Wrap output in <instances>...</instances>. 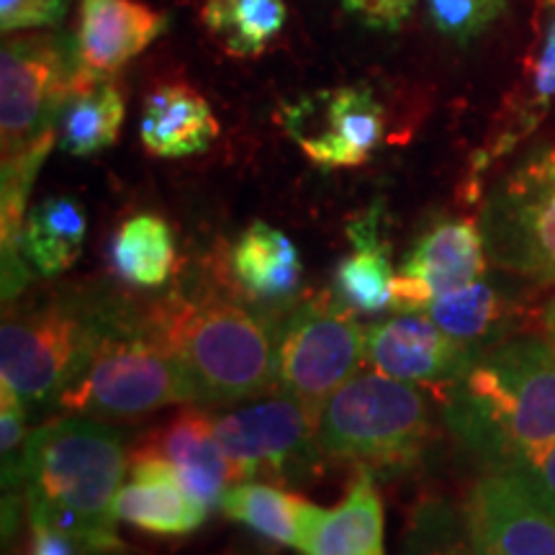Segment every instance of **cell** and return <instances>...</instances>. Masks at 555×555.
<instances>
[{
    "label": "cell",
    "instance_id": "6da1fadb",
    "mask_svg": "<svg viewBox=\"0 0 555 555\" xmlns=\"http://www.w3.org/2000/svg\"><path fill=\"white\" fill-rule=\"evenodd\" d=\"M446 425L491 470H519L555 442V347H486L442 388Z\"/></svg>",
    "mask_w": 555,
    "mask_h": 555
},
{
    "label": "cell",
    "instance_id": "7a4b0ae2",
    "mask_svg": "<svg viewBox=\"0 0 555 555\" xmlns=\"http://www.w3.org/2000/svg\"><path fill=\"white\" fill-rule=\"evenodd\" d=\"M75 73L52 34H11L0 50V245L9 281L29 273L21 255V232L29 217L34 180L60 139Z\"/></svg>",
    "mask_w": 555,
    "mask_h": 555
},
{
    "label": "cell",
    "instance_id": "3957f363",
    "mask_svg": "<svg viewBox=\"0 0 555 555\" xmlns=\"http://www.w3.org/2000/svg\"><path fill=\"white\" fill-rule=\"evenodd\" d=\"M124 470V437L114 427L86 416L44 422L21 457L29 519L50 522L90 551H114V499Z\"/></svg>",
    "mask_w": 555,
    "mask_h": 555
},
{
    "label": "cell",
    "instance_id": "277c9868",
    "mask_svg": "<svg viewBox=\"0 0 555 555\" xmlns=\"http://www.w3.org/2000/svg\"><path fill=\"white\" fill-rule=\"evenodd\" d=\"M150 330L189 365L204 401L229 404L275 384L278 335L266 317L201 275L144 309Z\"/></svg>",
    "mask_w": 555,
    "mask_h": 555
},
{
    "label": "cell",
    "instance_id": "5b68a950",
    "mask_svg": "<svg viewBox=\"0 0 555 555\" xmlns=\"http://www.w3.org/2000/svg\"><path fill=\"white\" fill-rule=\"evenodd\" d=\"M129 301L108 291L65 288L5 309L0 327V384L26 406L57 401Z\"/></svg>",
    "mask_w": 555,
    "mask_h": 555
},
{
    "label": "cell",
    "instance_id": "8992f818",
    "mask_svg": "<svg viewBox=\"0 0 555 555\" xmlns=\"http://www.w3.org/2000/svg\"><path fill=\"white\" fill-rule=\"evenodd\" d=\"M191 401H204L198 380L129 304L54 404L78 416L127 420Z\"/></svg>",
    "mask_w": 555,
    "mask_h": 555
},
{
    "label": "cell",
    "instance_id": "52a82bcc",
    "mask_svg": "<svg viewBox=\"0 0 555 555\" xmlns=\"http://www.w3.org/2000/svg\"><path fill=\"white\" fill-rule=\"evenodd\" d=\"M429 412L420 388L406 380L360 373L345 380L319 414L324 455L352 461L373 474H401L425 455Z\"/></svg>",
    "mask_w": 555,
    "mask_h": 555
},
{
    "label": "cell",
    "instance_id": "ba28073f",
    "mask_svg": "<svg viewBox=\"0 0 555 555\" xmlns=\"http://www.w3.org/2000/svg\"><path fill=\"white\" fill-rule=\"evenodd\" d=\"M275 358V384L319 425L327 399L365 358V332L343 301L314 296L281 322Z\"/></svg>",
    "mask_w": 555,
    "mask_h": 555
},
{
    "label": "cell",
    "instance_id": "9c48e42d",
    "mask_svg": "<svg viewBox=\"0 0 555 555\" xmlns=\"http://www.w3.org/2000/svg\"><path fill=\"white\" fill-rule=\"evenodd\" d=\"M481 232L494 266L555 283V144L525 159L491 191Z\"/></svg>",
    "mask_w": 555,
    "mask_h": 555
},
{
    "label": "cell",
    "instance_id": "30bf717a",
    "mask_svg": "<svg viewBox=\"0 0 555 555\" xmlns=\"http://www.w3.org/2000/svg\"><path fill=\"white\" fill-rule=\"evenodd\" d=\"M214 427L232 476L240 481H304L322 453L317 422L288 393L221 414Z\"/></svg>",
    "mask_w": 555,
    "mask_h": 555
},
{
    "label": "cell",
    "instance_id": "8fae6325",
    "mask_svg": "<svg viewBox=\"0 0 555 555\" xmlns=\"http://www.w3.org/2000/svg\"><path fill=\"white\" fill-rule=\"evenodd\" d=\"M281 121L298 150L324 170L360 168L386 134L384 106L363 86L304 95L283 106Z\"/></svg>",
    "mask_w": 555,
    "mask_h": 555
},
{
    "label": "cell",
    "instance_id": "7c38bea8",
    "mask_svg": "<svg viewBox=\"0 0 555 555\" xmlns=\"http://www.w3.org/2000/svg\"><path fill=\"white\" fill-rule=\"evenodd\" d=\"M476 555H555V506L512 470H489L463 504Z\"/></svg>",
    "mask_w": 555,
    "mask_h": 555
},
{
    "label": "cell",
    "instance_id": "4fadbf2b",
    "mask_svg": "<svg viewBox=\"0 0 555 555\" xmlns=\"http://www.w3.org/2000/svg\"><path fill=\"white\" fill-rule=\"evenodd\" d=\"M555 111V0H538L532 21V41L525 54L522 73L506 93L489 137L470 157L466 196L476 198L481 180L499 159L512 155L527 137L540 129Z\"/></svg>",
    "mask_w": 555,
    "mask_h": 555
},
{
    "label": "cell",
    "instance_id": "5bb4252c",
    "mask_svg": "<svg viewBox=\"0 0 555 555\" xmlns=\"http://www.w3.org/2000/svg\"><path fill=\"white\" fill-rule=\"evenodd\" d=\"M486 240L474 219H446L422 234L393 273L391 304L397 314H425L437 296L466 288L486 273Z\"/></svg>",
    "mask_w": 555,
    "mask_h": 555
},
{
    "label": "cell",
    "instance_id": "9a60e30c",
    "mask_svg": "<svg viewBox=\"0 0 555 555\" xmlns=\"http://www.w3.org/2000/svg\"><path fill=\"white\" fill-rule=\"evenodd\" d=\"M478 352L457 343L429 314H399L367 330L365 360L384 376L446 388Z\"/></svg>",
    "mask_w": 555,
    "mask_h": 555
},
{
    "label": "cell",
    "instance_id": "2e32d148",
    "mask_svg": "<svg viewBox=\"0 0 555 555\" xmlns=\"http://www.w3.org/2000/svg\"><path fill=\"white\" fill-rule=\"evenodd\" d=\"M129 476L131 481L114 499L116 522L163 538L191 535L204 525L208 506L185 489L168 461L137 448L129 461Z\"/></svg>",
    "mask_w": 555,
    "mask_h": 555
},
{
    "label": "cell",
    "instance_id": "e0dca14e",
    "mask_svg": "<svg viewBox=\"0 0 555 555\" xmlns=\"http://www.w3.org/2000/svg\"><path fill=\"white\" fill-rule=\"evenodd\" d=\"M165 26L163 13L137 0H80L75 69L88 78H114Z\"/></svg>",
    "mask_w": 555,
    "mask_h": 555
},
{
    "label": "cell",
    "instance_id": "ac0fdd59",
    "mask_svg": "<svg viewBox=\"0 0 555 555\" xmlns=\"http://www.w3.org/2000/svg\"><path fill=\"white\" fill-rule=\"evenodd\" d=\"M373 476L371 468L358 466L343 504L335 509L309 502L296 551L304 555H386L384 502Z\"/></svg>",
    "mask_w": 555,
    "mask_h": 555
},
{
    "label": "cell",
    "instance_id": "d6986e66",
    "mask_svg": "<svg viewBox=\"0 0 555 555\" xmlns=\"http://www.w3.org/2000/svg\"><path fill=\"white\" fill-rule=\"evenodd\" d=\"M139 448L168 461L185 489L208 509L221 502L227 486L234 481L214 420L198 409H183L176 420L152 433L150 440Z\"/></svg>",
    "mask_w": 555,
    "mask_h": 555
},
{
    "label": "cell",
    "instance_id": "ffe728a7",
    "mask_svg": "<svg viewBox=\"0 0 555 555\" xmlns=\"http://www.w3.org/2000/svg\"><path fill=\"white\" fill-rule=\"evenodd\" d=\"M217 137V116L189 86H163L144 101L139 139L150 155L191 157L211 147Z\"/></svg>",
    "mask_w": 555,
    "mask_h": 555
},
{
    "label": "cell",
    "instance_id": "44dd1931",
    "mask_svg": "<svg viewBox=\"0 0 555 555\" xmlns=\"http://www.w3.org/2000/svg\"><path fill=\"white\" fill-rule=\"evenodd\" d=\"M229 270L249 298L281 304L301 286V255L281 229L253 221L229 253Z\"/></svg>",
    "mask_w": 555,
    "mask_h": 555
},
{
    "label": "cell",
    "instance_id": "7402d4cb",
    "mask_svg": "<svg viewBox=\"0 0 555 555\" xmlns=\"http://www.w3.org/2000/svg\"><path fill=\"white\" fill-rule=\"evenodd\" d=\"M124 114V93L114 78L75 73L73 93L60 119V147L73 157L99 155L119 139Z\"/></svg>",
    "mask_w": 555,
    "mask_h": 555
},
{
    "label": "cell",
    "instance_id": "603a6c76",
    "mask_svg": "<svg viewBox=\"0 0 555 555\" xmlns=\"http://www.w3.org/2000/svg\"><path fill=\"white\" fill-rule=\"evenodd\" d=\"M86 232L88 219L78 201L50 196L29 208L21 232V255L31 273L57 278L78 262Z\"/></svg>",
    "mask_w": 555,
    "mask_h": 555
},
{
    "label": "cell",
    "instance_id": "cb8c5ba5",
    "mask_svg": "<svg viewBox=\"0 0 555 555\" xmlns=\"http://www.w3.org/2000/svg\"><path fill=\"white\" fill-rule=\"evenodd\" d=\"M515 301L509 294L481 275L466 288L437 296L425 314L457 343L470 347L474 352H483L494 339L504 335L515 319Z\"/></svg>",
    "mask_w": 555,
    "mask_h": 555
},
{
    "label": "cell",
    "instance_id": "d4e9b609",
    "mask_svg": "<svg viewBox=\"0 0 555 555\" xmlns=\"http://www.w3.org/2000/svg\"><path fill=\"white\" fill-rule=\"evenodd\" d=\"M352 253L337 266L335 294L347 309L378 314L391 304V258L378 234V211L350 227Z\"/></svg>",
    "mask_w": 555,
    "mask_h": 555
},
{
    "label": "cell",
    "instance_id": "484cf974",
    "mask_svg": "<svg viewBox=\"0 0 555 555\" xmlns=\"http://www.w3.org/2000/svg\"><path fill=\"white\" fill-rule=\"evenodd\" d=\"M178 266L172 227L157 214H137L124 221L111 242V268L134 288H159Z\"/></svg>",
    "mask_w": 555,
    "mask_h": 555
},
{
    "label": "cell",
    "instance_id": "4316f807",
    "mask_svg": "<svg viewBox=\"0 0 555 555\" xmlns=\"http://www.w3.org/2000/svg\"><path fill=\"white\" fill-rule=\"evenodd\" d=\"M283 0H204L201 21L232 57H260L286 26Z\"/></svg>",
    "mask_w": 555,
    "mask_h": 555
},
{
    "label": "cell",
    "instance_id": "83f0119b",
    "mask_svg": "<svg viewBox=\"0 0 555 555\" xmlns=\"http://www.w3.org/2000/svg\"><path fill=\"white\" fill-rule=\"evenodd\" d=\"M221 512L234 522L249 527L270 543L298 547L304 515L309 502L262 481L229 483L221 496Z\"/></svg>",
    "mask_w": 555,
    "mask_h": 555
},
{
    "label": "cell",
    "instance_id": "f1b7e54d",
    "mask_svg": "<svg viewBox=\"0 0 555 555\" xmlns=\"http://www.w3.org/2000/svg\"><path fill=\"white\" fill-rule=\"evenodd\" d=\"M401 555H476L463 509L446 496H425L409 515Z\"/></svg>",
    "mask_w": 555,
    "mask_h": 555
},
{
    "label": "cell",
    "instance_id": "f546056e",
    "mask_svg": "<svg viewBox=\"0 0 555 555\" xmlns=\"http://www.w3.org/2000/svg\"><path fill=\"white\" fill-rule=\"evenodd\" d=\"M506 0H427L435 29L455 41H468L502 16Z\"/></svg>",
    "mask_w": 555,
    "mask_h": 555
},
{
    "label": "cell",
    "instance_id": "4dcf8cb0",
    "mask_svg": "<svg viewBox=\"0 0 555 555\" xmlns=\"http://www.w3.org/2000/svg\"><path fill=\"white\" fill-rule=\"evenodd\" d=\"M26 404L11 386L0 384V455H3V483H21V457L29 435L24 433Z\"/></svg>",
    "mask_w": 555,
    "mask_h": 555
},
{
    "label": "cell",
    "instance_id": "1f68e13d",
    "mask_svg": "<svg viewBox=\"0 0 555 555\" xmlns=\"http://www.w3.org/2000/svg\"><path fill=\"white\" fill-rule=\"evenodd\" d=\"M67 13V0H0V29L9 34L57 26Z\"/></svg>",
    "mask_w": 555,
    "mask_h": 555
},
{
    "label": "cell",
    "instance_id": "d6a6232c",
    "mask_svg": "<svg viewBox=\"0 0 555 555\" xmlns=\"http://www.w3.org/2000/svg\"><path fill=\"white\" fill-rule=\"evenodd\" d=\"M345 9L373 29H401L412 16L416 0H343Z\"/></svg>",
    "mask_w": 555,
    "mask_h": 555
},
{
    "label": "cell",
    "instance_id": "836d02e7",
    "mask_svg": "<svg viewBox=\"0 0 555 555\" xmlns=\"http://www.w3.org/2000/svg\"><path fill=\"white\" fill-rule=\"evenodd\" d=\"M80 547L73 535L57 530L50 522H41V519H31V543L29 555H80Z\"/></svg>",
    "mask_w": 555,
    "mask_h": 555
},
{
    "label": "cell",
    "instance_id": "e575fe53",
    "mask_svg": "<svg viewBox=\"0 0 555 555\" xmlns=\"http://www.w3.org/2000/svg\"><path fill=\"white\" fill-rule=\"evenodd\" d=\"M512 474L522 476L540 496H545L555 506V442L551 448H545L535 461L527 463L525 468L512 470Z\"/></svg>",
    "mask_w": 555,
    "mask_h": 555
},
{
    "label": "cell",
    "instance_id": "d590c367",
    "mask_svg": "<svg viewBox=\"0 0 555 555\" xmlns=\"http://www.w3.org/2000/svg\"><path fill=\"white\" fill-rule=\"evenodd\" d=\"M543 327H545V339L555 347V296L547 301L543 311Z\"/></svg>",
    "mask_w": 555,
    "mask_h": 555
}]
</instances>
